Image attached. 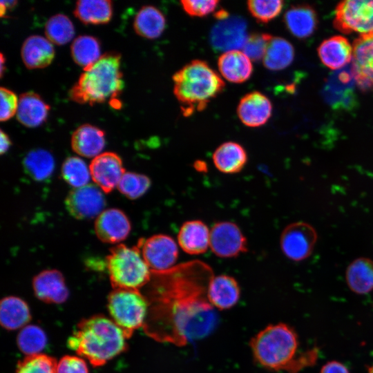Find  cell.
I'll use <instances>...</instances> for the list:
<instances>
[{
	"label": "cell",
	"mask_w": 373,
	"mask_h": 373,
	"mask_svg": "<svg viewBox=\"0 0 373 373\" xmlns=\"http://www.w3.org/2000/svg\"><path fill=\"white\" fill-rule=\"evenodd\" d=\"M207 296L213 308L220 310L229 309L238 302L240 288L233 277L220 274L211 278L207 287Z\"/></svg>",
	"instance_id": "cell-19"
},
{
	"label": "cell",
	"mask_w": 373,
	"mask_h": 373,
	"mask_svg": "<svg viewBox=\"0 0 373 373\" xmlns=\"http://www.w3.org/2000/svg\"><path fill=\"white\" fill-rule=\"evenodd\" d=\"M284 19L289 31L299 39L311 36L318 23L315 10L306 5L292 6L285 12Z\"/></svg>",
	"instance_id": "cell-28"
},
{
	"label": "cell",
	"mask_w": 373,
	"mask_h": 373,
	"mask_svg": "<svg viewBox=\"0 0 373 373\" xmlns=\"http://www.w3.org/2000/svg\"><path fill=\"white\" fill-rule=\"evenodd\" d=\"M61 175L64 180L74 188L88 184L91 178L90 169L86 162L75 156L69 157L64 162Z\"/></svg>",
	"instance_id": "cell-38"
},
{
	"label": "cell",
	"mask_w": 373,
	"mask_h": 373,
	"mask_svg": "<svg viewBox=\"0 0 373 373\" xmlns=\"http://www.w3.org/2000/svg\"><path fill=\"white\" fill-rule=\"evenodd\" d=\"M0 120L7 121L17 114L19 99L12 90L1 87Z\"/></svg>",
	"instance_id": "cell-44"
},
{
	"label": "cell",
	"mask_w": 373,
	"mask_h": 373,
	"mask_svg": "<svg viewBox=\"0 0 373 373\" xmlns=\"http://www.w3.org/2000/svg\"><path fill=\"white\" fill-rule=\"evenodd\" d=\"M4 57L3 54H1V77H2L4 69Z\"/></svg>",
	"instance_id": "cell-49"
},
{
	"label": "cell",
	"mask_w": 373,
	"mask_h": 373,
	"mask_svg": "<svg viewBox=\"0 0 373 373\" xmlns=\"http://www.w3.org/2000/svg\"><path fill=\"white\" fill-rule=\"evenodd\" d=\"M294 47L284 38L272 37L263 57L264 66L271 70H280L294 60Z\"/></svg>",
	"instance_id": "cell-33"
},
{
	"label": "cell",
	"mask_w": 373,
	"mask_h": 373,
	"mask_svg": "<svg viewBox=\"0 0 373 373\" xmlns=\"http://www.w3.org/2000/svg\"><path fill=\"white\" fill-rule=\"evenodd\" d=\"M90 176L104 193H110L117 185L126 172L120 157L113 152H105L93 158L89 166Z\"/></svg>",
	"instance_id": "cell-15"
},
{
	"label": "cell",
	"mask_w": 373,
	"mask_h": 373,
	"mask_svg": "<svg viewBox=\"0 0 373 373\" xmlns=\"http://www.w3.org/2000/svg\"><path fill=\"white\" fill-rule=\"evenodd\" d=\"M247 22L239 16L219 21L211 30L210 43L213 49L224 52L242 48L248 37Z\"/></svg>",
	"instance_id": "cell-14"
},
{
	"label": "cell",
	"mask_w": 373,
	"mask_h": 373,
	"mask_svg": "<svg viewBox=\"0 0 373 373\" xmlns=\"http://www.w3.org/2000/svg\"><path fill=\"white\" fill-rule=\"evenodd\" d=\"M218 66L222 76L231 83H243L253 73L251 61L239 50L223 52L218 59Z\"/></svg>",
	"instance_id": "cell-25"
},
{
	"label": "cell",
	"mask_w": 373,
	"mask_h": 373,
	"mask_svg": "<svg viewBox=\"0 0 373 373\" xmlns=\"http://www.w3.org/2000/svg\"><path fill=\"white\" fill-rule=\"evenodd\" d=\"M137 246L152 272L171 269L178 258V244L166 234H155L146 239H140Z\"/></svg>",
	"instance_id": "cell-9"
},
{
	"label": "cell",
	"mask_w": 373,
	"mask_h": 373,
	"mask_svg": "<svg viewBox=\"0 0 373 373\" xmlns=\"http://www.w3.org/2000/svg\"><path fill=\"white\" fill-rule=\"evenodd\" d=\"M30 320V309L24 300L15 296H8L1 300L0 322L3 327L8 330L23 328Z\"/></svg>",
	"instance_id": "cell-31"
},
{
	"label": "cell",
	"mask_w": 373,
	"mask_h": 373,
	"mask_svg": "<svg viewBox=\"0 0 373 373\" xmlns=\"http://www.w3.org/2000/svg\"><path fill=\"white\" fill-rule=\"evenodd\" d=\"M105 143L104 132L89 124L79 126L71 137L73 150L85 157H95L101 154Z\"/></svg>",
	"instance_id": "cell-24"
},
{
	"label": "cell",
	"mask_w": 373,
	"mask_h": 373,
	"mask_svg": "<svg viewBox=\"0 0 373 373\" xmlns=\"http://www.w3.org/2000/svg\"><path fill=\"white\" fill-rule=\"evenodd\" d=\"M0 134H1L0 153L1 155H3L9 149L11 145V141L8 135L2 130H1Z\"/></svg>",
	"instance_id": "cell-47"
},
{
	"label": "cell",
	"mask_w": 373,
	"mask_h": 373,
	"mask_svg": "<svg viewBox=\"0 0 373 373\" xmlns=\"http://www.w3.org/2000/svg\"><path fill=\"white\" fill-rule=\"evenodd\" d=\"M56 373H88V370L82 358L65 356L57 363Z\"/></svg>",
	"instance_id": "cell-45"
},
{
	"label": "cell",
	"mask_w": 373,
	"mask_h": 373,
	"mask_svg": "<svg viewBox=\"0 0 373 373\" xmlns=\"http://www.w3.org/2000/svg\"><path fill=\"white\" fill-rule=\"evenodd\" d=\"M173 93L184 116L202 111L224 88L220 76L202 60H193L173 75Z\"/></svg>",
	"instance_id": "cell-4"
},
{
	"label": "cell",
	"mask_w": 373,
	"mask_h": 373,
	"mask_svg": "<svg viewBox=\"0 0 373 373\" xmlns=\"http://www.w3.org/2000/svg\"><path fill=\"white\" fill-rule=\"evenodd\" d=\"M237 113L245 126L258 127L264 125L271 117L272 104L266 95L259 91H253L240 99Z\"/></svg>",
	"instance_id": "cell-18"
},
{
	"label": "cell",
	"mask_w": 373,
	"mask_h": 373,
	"mask_svg": "<svg viewBox=\"0 0 373 373\" xmlns=\"http://www.w3.org/2000/svg\"><path fill=\"white\" fill-rule=\"evenodd\" d=\"M355 75L352 62L332 73L326 80L322 94L332 108L349 110L356 104Z\"/></svg>",
	"instance_id": "cell-11"
},
{
	"label": "cell",
	"mask_w": 373,
	"mask_h": 373,
	"mask_svg": "<svg viewBox=\"0 0 373 373\" xmlns=\"http://www.w3.org/2000/svg\"><path fill=\"white\" fill-rule=\"evenodd\" d=\"M127 339L115 322L103 315L83 319L68 340V347L94 367L125 351Z\"/></svg>",
	"instance_id": "cell-3"
},
{
	"label": "cell",
	"mask_w": 373,
	"mask_h": 373,
	"mask_svg": "<svg viewBox=\"0 0 373 373\" xmlns=\"http://www.w3.org/2000/svg\"><path fill=\"white\" fill-rule=\"evenodd\" d=\"M150 178L143 174L125 172L118 185V190L129 199L135 200L143 195L151 186Z\"/></svg>",
	"instance_id": "cell-39"
},
{
	"label": "cell",
	"mask_w": 373,
	"mask_h": 373,
	"mask_svg": "<svg viewBox=\"0 0 373 373\" xmlns=\"http://www.w3.org/2000/svg\"><path fill=\"white\" fill-rule=\"evenodd\" d=\"M95 231L97 238L106 243L119 242L128 236L131 223L126 214L117 209L103 211L96 218Z\"/></svg>",
	"instance_id": "cell-17"
},
{
	"label": "cell",
	"mask_w": 373,
	"mask_h": 373,
	"mask_svg": "<svg viewBox=\"0 0 373 373\" xmlns=\"http://www.w3.org/2000/svg\"><path fill=\"white\" fill-rule=\"evenodd\" d=\"M182 6L186 14L192 17H204L213 12L218 6L217 0H183Z\"/></svg>",
	"instance_id": "cell-43"
},
{
	"label": "cell",
	"mask_w": 373,
	"mask_h": 373,
	"mask_svg": "<svg viewBox=\"0 0 373 373\" xmlns=\"http://www.w3.org/2000/svg\"><path fill=\"white\" fill-rule=\"evenodd\" d=\"M212 276L209 268L200 262L152 272L144 294L149 303L145 333L180 346L208 335L217 322L207 296Z\"/></svg>",
	"instance_id": "cell-1"
},
{
	"label": "cell",
	"mask_w": 373,
	"mask_h": 373,
	"mask_svg": "<svg viewBox=\"0 0 373 373\" xmlns=\"http://www.w3.org/2000/svg\"><path fill=\"white\" fill-rule=\"evenodd\" d=\"M272 36L267 33H252L248 35L242 52L251 61L263 59L267 48Z\"/></svg>",
	"instance_id": "cell-42"
},
{
	"label": "cell",
	"mask_w": 373,
	"mask_h": 373,
	"mask_svg": "<svg viewBox=\"0 0 373 373\" xmlns=\"http://www.w3.org/2000/svg\"><path fill=\"white\" fill-rule=\"evenodd\" d=\"M119 53L110 52L84 68L77 82L69 91L71 100L90 105L108 99L116 101L124 88Z\"/></svg>",
	"instance_id": "cell-5"
},
{
	"label": "cell",
	"mask_w": 373,
	"mask_h": 373,
	"mask_svg": "<svg viewBox=\"0 0 373 373\" xmlns=\"http://www.w3.org/2000/svg\"><path fill=\"white\" fill-rule=\"evenodd\" d=\"M216 168L226 174L239 173L247 162L245 149L235 142L222 143L216 148L212 155Z\"/></svg>",
	"instance_id": "cell-27"
},
{
	"label": "cell",
	"mask_w": 373,
	"mask_h": 373,
	"mask_svg": "<svg viewBox=\"0 0 373 373\" xmlns=\"http://www.w3.org/2000/svg\"><path fill=\"white\" fill-rule=\"evenodd\" d=\"M320 373H350V372L344 364L336 361H331L322 367Z\"/></svg>",
	"instance_id": "cell-46"
},
{
	"label": "cell",
	"mask_w": 373,
	"mask_h": 373,
	"mask_svg": "<svg viewBox=\"0 0 373 373\" xmlns=\"http://www.w3.org/2000/svg\"><path fill=\"white\" fill-rule=\"evenodd\" d=\"M367 372L368 373H373V365L370 366L368 368H367Z\"/></svg>",
	"instance_id": "cell-50"
},
{
	"label": "cell",
	"mask_w": 373,
	"mask_h": 373,
	"mask_svg": "<svg viewBox=\"0 0 373 373\" xmlns=\"http://www.w3.org/2000/svg\"><path fill=\"white\" fill-rule=\"evenodd\" d=\"M17 345L27 356L40 354L46 345L44 332L37 325H26L17 336Z\"/></svg>",
	"instance_id": "cell-37"
},
{
	"label": "cell",
	"mask_w": 373,
	"mask_h": 373,
	"mask_svg": "<svg viewBox=\"0 0 373 373\" xmlns=\"http://www.w3.org/2000/svg\"><path fill=\"white\" fill-rule=\"evenodd\" d=\"M317 239V232L312 225L298 221L288 224L283 230L280 245L287 258L298 262L311 256Z\"/></svg>",
	"instance_id": "cell-10"
},
{
	"label": "cell",
	"mask_w": 373,
	"mask_h": 373,
	"mask_svg": "<svg viewBox=\"0 0 373 373\" xmlns=\"http://www.w3.org/2000/svg\"><path fill=\"white\" fill-rule=\"evenodd\" d=\"M210 249L218 257L234 258L247 251V240L236 223L218 222L210 229Z\"/></svg>",
	"instance_id": "cell-12"
},
{
	"label": "cell",
	"mask_w": 373,
	"mask_h": 373,
	"mask_svg": "<svg viewBox=\"0 0 373 373\" xmlns=\"http://www.w3.org/2000/svg\"><path fill=\"white\" fill-rule=\"evenodd\" d=\"M108 309L111 319L128 338L135 330L143 327L149 303L140 289L117 288L108 297Z\"/></svg>",
	"instance_id": "cell-7"
},
{
	"label": "cell",
	"mask_w": 373,
	"mask_h": 373,
	"mask_svg": "<svg viewBox=\"0 0 373 373\" xmlns=\"http://www.w3.org/2000/svg\"><path fill=\"white\" fill-rule=\"evenodd\" d=\"M57 364L53 357L46 354L29 355L18 363L15 373H56Z\"/></svg>",
	"instance_id": "cell-40"
},
{
	"label": "cell",
	"mask_w": 373,
	"mask_h": 373,
	"mask_svg": "<svg viewBox=\"0 0 373 373\" xmlns=\"http://www.w3.org/2000/svg\"><path fill=\"white\" fill-rule=\"evenodd\" d=\"M32 286L36 296L47 303L60 304L68 297L62 274L58 270H44L33 278Z\"/></svg>",
	"instance_id": "cell-20"
},
{
	"label": "cell",
	"mask_w": 373,
	"mask_h": 373,
	"mask_svg": "<svg viewBox=\"0 0 373 373\" xmlns=\"http://www.w3.org/2000/svg\"><path fill=\"white\" fill-rule=\"evenodd\" d=\"M113 3L109 0L77 1L74 9L75 16L85 24H105L113 16Z\"/></svg>",
	"instance_id": "cell-32"
},
{
	"label": "cell",
	"mask_w": 373,
	"mask_h": 373,
	"mask_svg": "<svg viewBox=\"0 0 373 373\" xmlns=\"http://www.w3.org/2000/svg\"><path fill=\"white\" fill-rule=\"evenodd\" d=\"M46 39L52 44L64 45L72 40L75 28L70 19L65 15L57 14L48 19L45 25Z\"/></svg>",
	"instance_id": "cell-36"
},
{
	"label": "cell",
	"mask_w": 373,
	"mask_h": 373,
	"mask_svg": "<svg viewBox=\"0 0 373 373\" xmlns=\"http://www.w3.org/2000/svg\"><path fill=\"white\" fill-rule=\"evenodd\" d=\"M49 110V105L39 95L28 91L19 97L17 119L26 127H37L46 121Z\"/></svg>",
	"instance_id": "cell-26"
},
{
	"label": "cell",
	"mask_w": 373,
	"mask_h": 373,
	"mask_svg": "<svg viewBox=\"0 0 373 373\" xmlns=\"http://www.w3.org/2000/svg\"><path fill=\"white\" fill-rule=\"evenodd\" d=\"M0 3H2L6 9H12L17 4V1H1Z\"/></svg>",
	"instance_id": "cell-48"
},
{
	"label": "cell",
	"mask_w": 373,
	"mask_h": 373,
	"mask_svg": "<svg viewBox=\"0 0 373 373\" xmlns=\"http://www.w3.org/2000/svg\"><path fill=\"white\" fill-rule=\"evenodd\" d=\"M178 244L188 254H204L210 247V229L201 220L186 221L179 230Z\"/></svg>",
	"instance_id": "cell-21"
},
{
	"label": "cell",
	"mask_w": 373,
	"mask_h": 373,
	"mask_svg": "<svg viewBox=\"0 0 373 373\" xmlns=\"http://www.w3.org/2000/svg\"><path fill=\"white\" fill-rule=\"evenodd\" d=\"M106 261L113 289H140L151 280L152 271L137 246L119 244L110 249Z\"/></svg>",
	"instance_id": "cell-6"
},
{
	"label": "cell",
	"mask_w": 373,
	"mask_h": 373,
	"mask_svg": "<svg viewBox=\"0 0 373 373\" xmlns=\"http://www.w3.org/2000/svg\"><path fill=\"white\" fill-rule=\"evenodd\" d=\"M283 4L280 0H250L247 1V8L253 17L265 23L280 15Z\"/></svg>",
	"instance_id": "cell-41"
},
{
	"label": "cell",
	"mask_w": 373,
	"mask_h": 373,
	"mask_svg": "<svg viewBox=\"0 0 373 373\" xmlns=\"http://www.w3.org/2000/svg\"><path fill=\"white\" fill-rule=\"evenodd\" d=\"M334 13L333 25L341 32H373V1H343L336 6Z\"/></svg>",
	"instance_id": "cell-8"
},
{
	"label": "cell",
	"mask_w": 373,
	"mask_h": 373,
	"mask_svg": "<svg viewBox=\"0 0 373 373\" xmlns=\"http://www.w3.org/2000/svg\"><path fill=\"white\" fill-rule=\"evenodd\" d=\"M345 279L350 290L367 294L373 290V260L366 257L354 260L347 267Z\"/></svg>",
	"instance_id": "cell-29"
},
{
	"label": "cell",
	"mask_w": 373,
	"mask_h": 373,
	"mask_svg": "<svg viewBox=\"0 0 373 373\" xmlns=\"http://www.w3.org/2000/svg\"><path fill=\"white\" fill-rule=\"evenodd\" d=\"M352 64L356 84L362 89L373 88V32L361 35L353 44Z\"/></svg>",
	"instance_id": "cell-16"
},
{
	"label": "cell",
	"mask_w": 373,
	"mask_h": 373,
	"mask_svg": "<svg viewBox=\"0 0 373 373\" xmlns=\"http://www.w3.org/2000/svg\"><path fill=\"white\" fill-rule=\"evenodd\" d=\"M27 173L37 181L49 178L55 169V160L50 152L38 149L29 151L23 160Z\"/></svg>",
	"instance_id": "cell-35"
},
{
	"label": "cell",
	"mask_w": 373,
	"mask_h": 373,
	"mask_svg": "<svg viewBox=\"0 0 373 373\" xmlns=\"http://www.w3.org/2000/svg\"><path fill=\"white\" fill-rule=\"evenodd\" d=\"M21 55L28 69L44 68L51 64L55 57L52 44L40 35H31L23 41Z\"/></svg>",
	"instance_id": "cell-23"
},
{
	"label": "cell",
	"mask_w": 373,
	"mask_h": 373,
	"mask_svg": "<svg viewBox=\"0 0 373 373\" xmlns=\"http://www.w3.org/2000/svg\"><path fill=\"white\" fill-rule=\"evenodd\" d=\"M249 346L256 363L269 371L296 373L316 360L314 350L298 355V335L283 323L265 327L251 339Z\"/></svg>",
	"instance_id": "cell-2"
},
{
	"label": "cell",
	"mask_w": 373,
	"mask_h": 373,
	"mask_svg": "<svg viewBox=\"0 0 373 373\" xmlns=\"http://www.w3.org/2000/svg\"><path fill=\"white\" fill-rule=\"evenodd\" d=\"M70 52L74 61L83 69L90 66L102 57L99 40L90 35H80L75 39Z\"/></svg>",
	"instance_id": "cell-34"
},
{
	"label": "cell",
	"mask_w": 373,
	"mask_h": 373,
	"mask_svg": "<svg viewBox=\"0 0 373 373\" xmlns=\"http://www.w3.org/2000/svg\"><path fill=\"white\" fill-rule=\"evenodd\" d=\"M106 200L97 185L88 184L74 188L66 198V207L71 216L85 220L97 217L103 211Z\"/></svg>",
	"instance_id": "cell-13"
},
{
	"label": "cell",
	"mask_w": 373,
	"mask_h": 373,
	"mask_svg": "<svg viewBox=\"0 0 373 373\" xmlns=\"http://www.w3.org/2000/svg\"><path fill=\"white\" fill-rule=\"evenodd\" d=\"M322 63L332 70L341 69L350 64L353 57V47L348 40L336 35L325 39L317 49Z\"/></svg>",
	"instance_id": "cell-22"
},
{
	"label": "cell",
	"mask_w": 373,
	"mask_h": 373,
	"mask_svg": "<svg viewBox=\"0 0 373 373\" xmlns=\"http://www.w3.org/2000/svg\"><path fill=\"white\" fill-rule=\"evenodd\" d=\"M166 24V21L163 13L153 6H142L133 21L135 32L150 39L159 37L164 32Z\"/></svg>",
	"instance_id": "cell-30"
}]
</instances>
